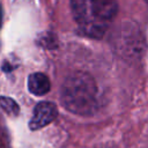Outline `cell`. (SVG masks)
<instances>
[{
  "instance_id": "cell-1",
  "label": "cell",
  "mask_w": 148,
  "mask_h": 148,
  "mask_svg": "<svg viewBox=\"0 0 148 148\" xmlns=\"http://www.w3.org/2000/svg\"><path fill=\"white\" fill-rule=\"evenodd\" d=\"M71 8L82 31L101 38L118 13V0H71Z\"/></svg>"
},
{
  "instance_id": "cell-2",
  "label": "cell",
  "mask_w": 148,
  "mask_h": 148,
  "mask_svg": "<svg viewBox=\"0 0 148 148\" xmlns=\"http://www.w3.org/2000/svg\"><path fill=\"white\" fill-rule=\"evenodd\" d=\"M60 99L68 111L79 116H91L98 109L95 80L84 72L71 74L61 86Z\"/></svg>"
},
{
  "instance_id": "cell-3",
  "label": "cell",
  "mask_w": 148,
  "mask_h": 148,
  "mask_svg": "<svg viewBox=\"0 0 148 148\" xmlns=\"http://www.w3.org/2000/svg\"><path fill=\"white\" fill-rule=\"evenodd\" d=\"M110 43L113 51L126 61L140 59L146 51L145 36L140 28L132 22L119 24L113 31Z\"/></svg>"
},
{
  "instance_id": "cell-4",
  "label": "cell",
  "mask_w": 148,
  "mask_h": 148,
  "mask_svg": "<svg viewBox=\"0 0 148 148\" xmlns=\"http://www.w3.org/2000/svg\"><path fill=\"white\" fill-rule=\"evenodd\" d=\"M58 114L57 106L51 102H40L34 109L32 118L29 123L31 130H39L52 123Z\"/></svg>"
},
{
  "instance_id": "cell-5",
  "label": "cell",
  "mask_w": 148,
  "mask_h": 148,
  "mask_svg": "<svg viewBox=\"0 0 148 148\" xmlns=\"http://www.w3.org/2000/svg\"><path fill=\"white\" fill-rule=\"evenodd\" d=\"M51 83L49 77L43 73H34L28 79V89L36 96H43L50 91Z\"/></svg>"
},
{
  "instance_id": "cell-6",
  "label": "cell",
  "mask_w": 148,
  "mask_h": 148,
  "mask_svg": "<svg viewBox=\"0 0 148 148\" xmlns=\"http://www.w3.org/2000/svg\"><path fill=\"white\" fill-rule=\"evenodd\" d=\"M0 108L10 116H17L20 112V108L17 103L10 97H6V96H0Z\"/></svg>"
},
{
  "instance_id": "cell-7",
  "label": "cell",
  "mask_w": 148,
  "mask_h": 148,
  "mask_svg": "<svg viewBox=\"0 0 148 148\" xmlns=\"http://www.w3.org/2000/svg\"><path fill=\"white\" fill-rule=\"evenodd\" d=\"M0 148H5V147H3V143H2L1 140H0Z\"/></svg>"
},
{
  "instance_id": "cell-8",
  "label": "cell",
  "mask_w": 148,
  "mask_h": 148,
  "mask_svg": "<svg viewBox=\"0 0 148 148\" xmlns=\"http://www.w3.org/2000/svg\"><path fill=\"white\" fill-rule=\"evenodd\" d=\"M0 24H1V8H0Z\"/></svg>"
}]
</instances>
